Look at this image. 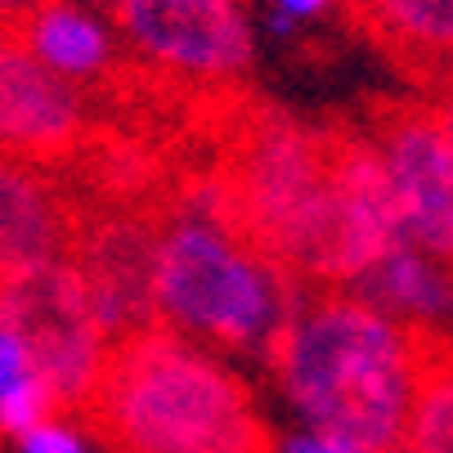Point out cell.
Listing matches in <instances>:
<instances>
[{
  "instance_id": "obj_1",
  "label": "cell",
  "mask_w": 453,
  "mask_h": 453,
  "mask_svg": "<svg viewBox=\"0 0 453 453\" xmlns=\"http://www.w3.org/2000/svg\"><path fill=\"white\" fill-rule=\"evenodd\" d=\"M265 364L314 431L342 440L350 453L404 449L418 381L409 323L355 292L305 288Z\"/></svg>"
},
{
  "instance_id": "obj_2",
  "label": "cell",
  "mask_w": 453,
  "mask_h": 453,
  "mask_svg": "<svg viewBox=\"0 0 453 453\" xmlns=\"http://www.w3.org/2000/svg\"><path fill=\"white\" fill-rule=\"evenodd\" d=\"M77 418L117 453H270L242 377L162 319L108 342Z\"/></svg>"
},
{
  "instance_id": "obj_3",
  "label": "cell",
  "mask_w": 453,
  "mask_h": 453,
  "mask_svg": "<svg viewBox=\"0 0 453 453\" xmlns=\"http://www.w3.org/2000/svg\"><path fill=\"white\" fill-rule=\"evenodd\" d=\"M301 292L305 283L171 188L153 251V310L162 323L225 350H270Z\"/></svg>"
},
{
  "instance_id": "obj_4",
  "label": "cell",
  "mask_w": 453,
  "mask_h": 453,
  "mask_svg": "<svg viewBox=\"0 0 453 453\" xmlns=\"http://www.w3.org/2000/svg\"><path fill=\"white\" fill-rule=\"evenodd\" d=\"M0 328H10L36 377L50 386L58 413H77L99 377L108 337L90 314L86 288L68 261L32 265L0 279Z\"/></svg>"
},
{
  "instance_id": "obj_5",
  "label": "cell",
  "mask_w": 453,
  "mask_h": 453,
  "mask_svg": "<svg viewBox=\"0 0 453 453\" xmlns=\"http://www.w3.org/2000/svg\"><path fill=\"white\" fill-rule=\"evenodd\" d=\"M117 32L153 73L188 86H234L251 68V27L238 0H117Z\"/></svg>"
},
{
  "instance_id": "obj_6",
  "label": "cell",
  "mask_w": 453,
  "mask_h": 453,
  "mask_svg": "<svg viewBox=\"0 0 453 453\" xmlns=\"http://www.w3.org/2000/svg\"><path fill=\"white\" fill-rule=\"evenodd\" d=\"M162 216L149 207L77 203L68 261L86 288L90 314L108 342L157 323L153 310V251Z\"/></svg>"
},
{
  "instance_id": "obj_7",
  "label": "cell",
  "mask_w": 453,
  "mask_h": 453,
  "mask_svg": "<svg viewBox=\"0 0 453 453\" xmlns=\"http://www.w3.org/2000/svg\"><path fill=\"white\" fill-rule=\"evenodd\" d=\"M364 131L391 184L400 234L435 261L453 265V149L435 121V108L386 99L372 104Z\"/></svg>"
},
{
  "instance_id": "obj_8",
  "label": "cell",
  "mask_w": 453,
  "mask_h": 453,
  "mask_svg": "<svg viewBox=\"0 0 453 453\" xmlns=\"http://www.w3.org/2000/svg\"><path fill=\"white\" fill-rule=\"evenodd\" d=\"M95 126L90 90L50 73L23 45L19 23H0V157L63 171L90 144Z\"/></svg>"
},
{
  "instance_id": "obj_9",
  "label": "cell",
  "mask_w": 453,
  "mask_h": 453,
  "mask_svg": "<svg viewBox=\"0 0 453 453\" xmlns=\"http://www.w3.org/2000/svg\"><path fill=\"white\" fill-rule=\"evenodd\" d=\"M400 216L381 157L364 126H337L333 149V270L328 283H355L400 242Z\"/></svg>"
},
{
  "instance_id": "obj_10",
  "label": "cell",
  "mask_w": 453,
  "mask_h": 453,
  "mask_svg": "<svg viewBox=\"0 0 453 453\" xmlns=\"http://www.w3.org/2000/svg\"><path fill=\"white\" fill-rule=\"evenodd\" d=\"M77 198L58 171L0 157V279L68 256Z\"/></svg>"
},
{
  "instance_id": "obj_11",
  "label": "cell",
  "mask_w": 453,
  "mask_h": 453,
  "mask_svg": "<svg viewBox=\"0 0 453 453\" xmlns=\"http://www.w3.org/2000/svg\"><path fill=\"white\" fill-rule=\"evenodd\" d=\"M350 19L418 86H453V0H350Z\"/></svg>"
},
{
  "instance_id": "obj_12",
  "label": "cell",
  "mask_w": 453,
  "mask_h": 453,
  "mask_svg": "<svg viewBox=\"0 0 453 453\" xmlns=\"http://www.w3.org/2000/svg\"><path fill=\"white\" fill-rule=\"evenodd\" d=\"M19 36L50 73L68 77L86 90H99L121 63L112 32L81 0H36L19 19Z\"/></svg>"
},
{
  "instance_id": "obj_13",
  "label": "cell",
  "mask_w": 453,
  "mask_h": 453,
  "mask_svg": "<svg viewBox=\"0 0 453 453\" xmlns=\"http://www.w3.org/2000/svg\"><path fill=\"white\" fill-rule=\"evenodd\" d=\"M355 296L400 323H444L453 328V265L400 238L377 265L355 279Z\"/></svg>"
},
{
  "instance_id": "obj_14",
  "label": "cell",
  "mask_w": 453,
  "mask_h": 453,
  "mask_svg": "<svg viewBox=\"0 0 453 453\" xmlns=\"http://www.w3.org/2000/svg\"><path fill=\"white\" fill-rule=\"evenodd\" d=\"M413 337V409L400 453H453V328L409 323Z\"/></svg>"
},
{
  "instance_id": "obj_15",
  "label": "cell",
  "mask_w": 453,
  "mask_h": 453,
  "mask_svg": "<svg viewBox=\"0 0 453 453\" xmlns=\"http://www.w3.org/2000/svg\"><path fill=\"white\" fill-rule=\"evenodd\" d=\"M50 413H58L50 386L41 377H27L10 395H0V435H27L32 426L50 422Z\"/></svg>"
},
{
  "instance_id": "obj_16",
  "label": "cell",
  "mask_w": 453,
  "mask_h": 453,
  "mask_svg": "<svg viewBox=\"0 0 453 453\" xmlns=\"http://www.w3.org/2000/svg\"><path fill=\"white\" fill-rule=\"evenodd\" d=\"M27 377H36L27 346H23L10 328H0V395H10L14 386H23Z\"/></svg>"
},
{
  "instance_id": "obj_17",
  "label": "cell",
  "mask_w": 453,
  "mask_h": 453,
  "mask_svg": "<svg viewBox=\"0 0 453 453\" xmlns=\"http://www.w3.org/2000/svg\"><path fill=\"white\" fill-rule=\"evenodd\" d=\"M23 453H86L81 440L68 431V426H58V422H41L23 435Z\"/></svg>"
},
{
  "instance_id": "obj_18",
  "label": "cell",
  "mask_w": 453,
  "mask_h": 453,
  "mask_svg": "<svg viewBox=\"0 0 453 453\" xmlns=\"http://www.w3.org/2000/svg\"><path fill=\"white\" fill-rule=\"evenodd\" d=\"M270 5V19H274V32H292L296 23H305V19H319L323 10L333 5V0H265Z\"/></svg>"
},
{
  "instance_id": "obj_19",
  "label": "cell",
  "mask_w": 453,
  "mask_h": 453,
  "mask_svg": "<svg viewBox=\"0 0 453 453\" xmlns=\"http://www.w3.org/2000/svg\"><path fill=\"white\" fill-rule=\"evenodd\" d=\"M283 453H350L342 440H333V435H323V431H301V435H292L288 444H283Z\"/></svg>"
},
{
  "instance_id": "obj_20",
  "label": "cell",
  "mask_w": 453,
  "mask_h": 453,
  "mask_svg": "<svg viewBox=\"0 0 453 453\" xmlns=\"http://www.w3.org/2000/svg\"><path fill=\"white\" fill-rule=\"evenodd\" d=\"M435 108V121H440V131H444V140H449V149H453V86L431 104Z\"/></svg>"
},
{
  "instance_id": "obj_21",
  "label": "cell",
  "mask_w": 453,
  "mask_h": 453,
  "mask_svg": "<svg viewBox=\"0 0 453 453\" xmlns=\"http://www.w3.org/2000/svg\"><path fill=\"white\" fill-rule=\"evenodd\" d=\"M36 0H0V23H19Z\"/></svg>"
},
{
  "instance_id": "obj_22",
  "label": "cell",
  "mask_w": 453,
  "mask_h": 453,
  "mask_svg": "<svg viewBox=\"0 0 453 453\" xmlns=\"http://www.w3.org/2000/svg\"><path fill=\"white\" fill-rule=\"evenodd\" d=\"M86 5H108V10H112V5H117V0H86Z\"/></svg>"
}]
</instances>
